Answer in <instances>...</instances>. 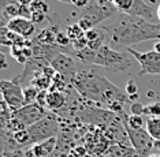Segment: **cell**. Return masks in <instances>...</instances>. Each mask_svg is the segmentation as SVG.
<instances>
[{"label": "cell", "instance_id": "19", "mask_svg": "<svg viewBox=\"0 0 160 157\" xmlns=\"http://www.w3.org/2000/svg\"><path fill=\"white\" fill-rule=\"evenodd\" d=\"M38 93H40V90H38V89H37V87H36V86H33V85L23 87L25 105H29V104H34L36 101H37Z\"/></svg>", "mask_w": 160, "mask_h": 157}, {"label": "cell", "instance_id": "32", "mask_svg": "<svg viewBox=\"0 0 160 157\" xmlns=\"http://www.w3.org/2000/svg\"><path fill=\"white\" fill-rule=\"evenodd\" d=\"M153 51H156L158 53H160V41H158L155 44V47H153Z\"/></svg>", "mask_w": 160, "mask_h": 157}, {"label": "cell", "instance_id": "22", "mask_svg": "<svg viewBox=\"0 0 160 157\" xmlns=\"http://www.w3.org/2000/svg\"><path fill=\"white\" fill-rule=\"evenodd\" d=\"M30 10L32 12H40V14H48L49 11V6L47 4L44 0H33L30 4Z\"/></svg>", "mask_w": 160, "mask_h": 157}, {"label": "cell", "instance_id": "6", "mask_svg": "<svg viewBox=\"0 0 160 157\" xmlns=\"http://www.w3.org/2000/svg\"><path fill=\"white\" fill-rule=\"evenodd\" d=\"M111 15L101 7L96 0H90L89 6L79 11L77 23L82 27L83 32H88L90 29L96 27L105 19H110Z\"/></svg>", "mask_w": 160, "mask_h": 157}, {"label": "cell", "instance_id": "11", "mask_svg": "<svg viewBox=\"0 0 160 157\" xmlns=\"http://www.w3.org/2000/svg\"><path fill=\"white\" fill-rule=\"evenodd\" d=\"M127 15H132V17H137L141 18L144 21H148L151 23H160L158 18V10L152 8V6H149L145 0H136L134 6L132 7V10L129 11Z\"/></svg>", "mask_w": 160, "mask_h": 157}, {"label": "cell", "instance_id": "31", "mask_svg": "<svg viewBox=\"0 0 160 157\" xmlns=\"http://www.w3.org/2000/svg\"><path fill=\"white\" fill-rule=\"evenodd\" d=\"M18 2H19L21 6H30L33 0H18Z\"/></svg>", "mask_w": 160, "mask_h": 157}, {"label": "cell", "instance_id": "17", "mask_svg": "<svg viewBox=\"0 0 160 157\" xmlns=\"http://www.w3.org/2000/svg\"><path fill=\"white\" fill-rule=\"evenodd\" d=\"M2 138V152H15V150H23V148L17 142L14 133H11L7 129H2L0 133Z\"/></svg>", "mask_w": 160, "mask_h": 157}, {"label": "cell", "instance_id": "12", "mask_svg": "<svg viewBox=\"0 0 160 157\" xmlns=\"http://www.w3.org/2000/svg\"><path fill=\"white\" fill-rule=\"evenodd\" d=\"M7 29H8L10 32L21 36V37L29 40L30 37H33V34L36 32V25L30 19L18 17V18H14V19L10 21V23L7 25Z\"/></svg>", "mask_w": 160, "mask_h": 157}, {"label": "cell", "instance_id": "30", "mask_svg": "<svg viewBox=\"0 0 160 157\" xmlns=\"http://www.w3.org/2000/svg\"><path fill=\"white\" fill-rule=\"evenodd\" d=\"M89 3H90V0H71V4L74 7H77V8H81V10L88 7Z\"/></svg>", "mask_w": 160, "mask_h": 157}, {"label": "cell", "instance_id": "4", "mask_svg": "<svg viewBox=\"0 0 160 157\" xmlns=\"http://www.w3.org/2000/svg\"><path fill=\"white\" fill-rule=\"evenodd\" d=\"M28 133L32 138L33 145L51 140V138H56L59 134V125H58L56 116L53 114H48L44 119L28 127Z\"/></svg>", "mask_w": 160, "mask_h": 157}, {"label": "cell", "instance_id": "1", "mask_svg": "<svg viewBox=\"0 0 160 157\" xmlns=\"http://www.w3.org/2000/svg\"><path fill=\"white\" fill-rule=\"evenodd\" d=\"M72 86L83 100L97 107H105L116 115L123 112V104L130 101L127 93H123L94 67L78 71L72 79Z\"/></svg>", "mask_w": 160, "mask_h": 157}, {"label": "cell", "instance_id": "23", "mask_svg": "<svg viewBox=\"0 0 160 157\" xmlns=\"http://www.w3.org/2000/svg\"><path fill=\"white\" fill-rule=\"evenodd\" d=\"M114 3L118 11H121L122 14H129V11L132 10L136 0H114Z\"/></svg>", "mask_w": 160, "mask_h": 157}, {"label": "cell", "instance_id": "33", "mask_svg": "<svg viewBox=\"0 0 160 157\" xmlns=\"http://www.w3.org/2000/svg\"><path fill=\"white\" fill-rule=\"evenodd\" d=\"M58 2H60V3H64V4H67V3H71V0H58Z\"/></svg>", "mask_w": 160, "mask_h": 157}, {"label": "cell", "instance_id": "24", "mask_svg": "<svg viewBox=\"0 0 160 157\" xmlns=\"http://www.w3.org/2000/svg\"><path fill=\"white\" fill-rule=\"evenodd\" d=\"M70 42H71V40L68 38V36H67L66 32H60L59 30L56 33V45L59 47V48L64 49Z\"/></svg>", "mask_w": 160, "mask_h": 157}, {"label": "cell", "instance_id": "9", "mask_svg": "<svg viewBox=\"0 0 160 157\" xmlns=\"http://www.w3.org/2000/svg\"><path fill=\"white\" fill-rule=\"evenodd\" d=\"M51 67L55 70V72L60 74L64 79L67 81V83H72V79L77 75V64H75V60L72 59V56L70 53L66 52H58L55 55L52 60L49 63Z\"/></svg>", "mask_w": 160, "mask_h": 157}, {"label": "cell", "instance_id": "10", "mask_svg": "<svg viewBox=\"0 0 160 157\" xmlns=\"http://www.w3.org/2000/svg\"><path fill=\"white\" fill-rule=\"evenodd\" d=\"M48 114L49 112L47 111L45 108H42L41 105L34 103V104L25 105V107L17 109V111H12V118H15V119L19 120V122H22L28 129V127L33 126L34 123L40 122L41 119H44Z\"/></svg>", "mask_w": 160, "mask_h": 157}, {"label": "cell", "instance_id": "20", "mask_svg": "<svg viewBox=\"0 0 160 157\" xmlns=\"http://www.w3.org/2000/svg\"><path fill=\"white\" fill-rule=\"evenodd\" d=\"M66 33H67L68 38L71 40V42H72V41H75V40H78V38H81V37H83V36H85V32L82 30V27L79 26V25L77 23V22H75V23H72V25H70V26L67 27Z\"/></svg>", "mask_w": 160, "mask_h": 157}, {"label": "cell", "instance_id": "28", "mask_svg": "<svg viewBox=\"0 0 160 157\" xmlns=\"http://www.w3.org/2000/svg\"><path fill=\"white\" fill-rule=\"evenodd\" d=\"M0 157H26L23 150H15V152H2Z\"/></svg>", "mask_w": 160, "mask_h": 157}, {"label": "cell", "instance_id": "34", "mask_svg": "<svg viewBox=\"0 0 160 157\" xmlns=\"http://www.w3.org/2000/svg\"><path fill=\"white\" fill-rule=\"evenodd\" d=\"M149 157H160V153H152Z\"/></svg>", "mask_w": 160, "mask_h": 157}, {"label": "cell", "instance_id": "21", "mask_svg": "<svg viewBox=\"0 0 160 157\" xmlns=\"http://www.w3.org/2000/svg\"><path fill=\"white\" fill-rule=\"evenodd\" d=\"M142 115H147L148 118H160V103H149L144 105Z\"/></svg>", "mask_w": 160, "mask_h": 157}, {"label": "cell", "instance_id": "15", "mask_svg": "<svg viewBox=\"0 0 160 157\" xmlns=\"http://www.w3.org/2000/svg\"><path fill=\"white\" fill-rule=\"evenodd\" d=\"M58 146V138H51V140L42 141L40 144H36L32 146V152L36 157H49L56 150Z\"/></svg>", "mask_w": 160, "mask_h": 157}, {"label": "cell", "instance_id": "5", "mask_svg": "<svg viewBox=\"0 0 160 157\" xmlns=\"http://www.w3.org/2000/svg\"><path fill=\"white\" fill-rule=\"evenodd\" d=\"M21 81V75H17L11 81L2 79L0 81V89H2L3 101L8 105L12 111L25 107V97H23V89Z\"/></svg>", "mask_w": 160, "mask_h": 157}, {"label": "cell", "instance_id": "18", "mask_svg": "<svg viewBox=\"0 0 160 157\" xmlns=\"http://www.w3.org/2000/svg\"><path fill=\"white\" fill-rule=\"evenodd\" d=\"M145 129L156 142H160V118H148L145 120Z\"/></svg>", "mask_w": 160, "mask_h": 157}, {"label": "cell", "instance_id": "7", "mask_svg": "<svg viewBox=\"0 0 160 157\" xmlns=\"http://www.w3.org/2000/svg\"><path fill=\"white\" fill-rule=\"evenodd\" d=\"M123 127H125V130L127 133V137H129L132 146L136 149L137 153L141 157H149L153 153V149L156 148V141L149 135L147 129L134 130L127 125H123Z\"/></svg>", "mask_w": 160, "mask_h": 157}, {"label": "cell", "instance_id": "14", "mask_svg": "<svg viewBox=\"0 0 160 157\" xmlns=\"http://www.w3.org/2000/svg\"><path fill=\"white\" fill-rule=\"evenodd\" d=\"M67 104L66 94L63 92H58V90H48V96H47V109L53 112L62 111Z\"/></svg>", "mask_w": 160, "mask_h": 157}, {"label": "cell", "instance_id": "16", "mask_svg": "<svg viewBox=\"0 0 160 157\" xmlns=\"http://www.w3.org/2000/svg\"><path fill=\"white\" fill-rule=\"evenodd\" d=\"M105 155L108 157H141L133 146H127V145H122V144L110 145Z\"/></svg>", "mask_w": 160, "mask_h": 157}, {"label": "cell", "instance_id": "27", "mask_svg": "<svg viewBox=\"0 0 160 157\" xmlns=\"http://www.w3.org/2000/svg\"><path fill=\"white\" fill-rule=\"evenodd\" d=\"M45 18H47V15H45V14H40V12H32L30 21L33 22L34 25H38V23H42Z\"/></svg>", "mask_w": 160, "mask_h": 157}, {"label": "cell", "instance_id": "25", "mask_svg": "<svg viewBox=\"0 0 160 157\" xmlns=\"http://www.w3.org/2000/svg\"><path fill=\"white\" fill-rule=\"evenodd\" d=\"M71 44H72V48H74L75 52H81V51H83L85 48H88V38L83 36V37L72 41Z\"/></svg>", "mask_w": 160, "mask_h": 157}, {"label": "cell", "instance_id": "13", "mask_svg": "<svg viewBox=\"0 0 160 157\" xmlns=\"http://www.w3.org/2000/svg\"><path fill=\"white\" fill-rule=\"evenodd\" d=\"M85 37L88 38V48L93 51L100 49L101 47L108 44V33L104 26L103 27L96 26L88 32H85Z\"/></svg>", "mask_w": 160, "mask_h": 157}, {"label": "cell", "instance_id": "29", "mask_svg": "<svg viewBox=\"0 0 160 157\" xmlns=\"http://www.w3.org/2000/svg\"><path fill=\"white\" fill-rule=\"evenodd\" d=\"M144 105L140 103H132V115H141L142 116Z\"/></svg>", "mask_w": 160, "mask_h": 157}, {"label": "cell", "instance_id": "2", "mask_svg": "<svg viewBox=\"0 0 160 157\" xmlns=\"http://www.w3.org/2000/svg\"><path fill=\"white\" fill-rule=\"evenodd\" d=\"M108 33V45L132 48V45L148 40L160 41V23H151L141 18L123 14L122 17L104 26Z\"/></svg>", "mask_w": 160, "mask_h": 157}, {"label": "cell", "instance_id": "35", "mask_svg": "<svg viewBox=\"0 0 160 157\" xmlns=\"http://www.w3.org/2000/svg\"><path fill=\"white\" fill-rule=\"evenodd\" d=\"M158 18H159V22H160V4L158 7Z\"/></svg>", "mask_w": 160, "mask_h": 157}, {"label": "cell", "instance_id": "8", "mask_svg": "<svg viewBox=\"0 0 160 157\" xmlns=\"http://www.w3.org/2000/svg\"><path fill=\"white\" fill-rule=\"evenodd\" d=\"M134 60L138 61V64L141 66V70L138 72V75L142 76L147 74L151 75H160V53L156 51H149V52H138V51L133 48H127Z\"/></svg>", "mask_w": 160, "mask_h": 157}, {"label": "cell", "instance_id": "3", "mask_svg": "<svg viewBox=\"0 0 160 157\" xmlns=\"http://www.w3.org/2000/svg\"><path fill=\"white\" fill-rule=\"evenodd\" d=\"M82 63L93 64L103 67L104 70L111 72H125L133 67V59L129 52H121L114 49L111 45H104L100 49L93 51L90 48H85L81 52H74Z\"/></svg>", "mask_w": 160, "mask_h": 157}, {"label": "cell", "instance_id": "26", "mask_svg": "<svg viewBox=\"0 0 160 157\" xmlns=\"http://www.w3.org/2000/svg\"><path fill=\"white\" fill-rule=\"evenodd\" d=\"M125 92L127 93V96H134V94H137V83L133 81V79H130L129 82H127V85H126V89H125Z\"/></svg>", "mask_w": 160, "mask_h": 157}]
</instances>
